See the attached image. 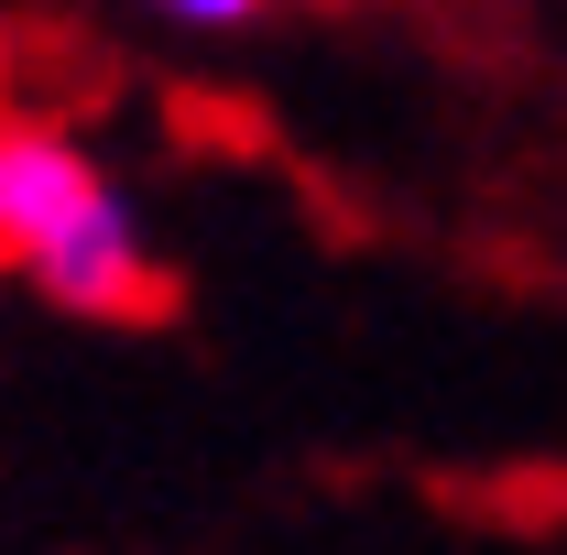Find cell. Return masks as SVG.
<instances>
[{
    "label": "cell",
    "instance_id": "6da1fadb",
    "mask_svg": "<svg viewBox=\"0 0 567 555\" xmlns=\"http://www.w3.org/2000/svg\"><path fill=\"white\" fill-rule=\"evenodd\" d=\"M0 273H22L66 316H164L153 229L121 197V175L33 109H0Z\"/></svg>",
    "mask_w": 567,
    "mask_h": 555
},
{
    "label": "cell",
    "instance_id": "7a4b0ae2",
    "mask_svg": "<svg viewBox=\"0 0 567 555\" xmlns=\"http://www.w3.org/2000/svg\"><path fill=\"white\" fill-rule=\"evenodd\" d=\"M153 22H175V33H240V22H262L274 0H142Z\"/></svg>",
    "mask_w": 567,
    "mask_h": 555
}]
</instances>
